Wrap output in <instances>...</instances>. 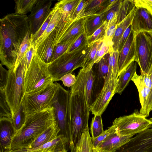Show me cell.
<instances>
[{
	"label": "cell",
	"mask_w": 152,
	"mask_h": 152,
	"mask_svg": "<svg viewBox=\"0 0 152 152\" xmlns=\"http://www.w3.org/2000/svg\"><path fill=\"white\" fill-rule=\"evenodd\" d=\"M26 15L8 14L0 20V59L9 70L14 69L18 52L29 30Z\"/></svg>",
	"instance_id": "obj_1"
},
{
	"label": "cell",
	"mask_w": 152,
	"mask_h": 152,
	"mask_svg": "<svg viewBox=\"0 0 152 152\" xmlns=\"http://www.w3.org/2000/svg\"><path fill=\"white\" fill-rule=\"evenodd\" d=\"M56 123L53 106L26 115L24 125L13 137L8 151L27 148L43 132Z\"/></svg>",
	"instance_id": "obj_2"
},
{
	"label": "cell",
	"mask_w": 152,
	"mask_h": 152,
	"mask_svg": "<svg viewBox=\"0 0 152 152\" xmlns=\"http://www.w3.org/2000/svg\"><path fill=\"white\" fill-rule=\"evenodd\" d=\"M69 106L70 130L75 146L88 126L90 110L82 92L72 87L70 91Z\"/></svg>",
	"instance_id": "obj_3"
},
{
	"label": "cell",
	"mask_w": 152,
	"mask_h": 152,
	"mask_svg": "<svg viewBox=\"0 0 152 152\" xmlns=\"http://www.w3.org/2000/svg\"><path fill=\"white\" fill-rule=\"evenodd\" d=\"M91 45L87 42L70 52H66L48 64V69L54 81L60 80L64 75L83 67Z\"/></svg>",
	"instance_id": "obj_4"
},
{
	"label": "cell",
	"mask_w": 152,
	"mask_h": 152,
	"mask_svg": "<svg viewBox=\"0 0 152 152\" xmlns=\"http://www.w3.org/2000/svg\"><path fill=\"white\" fill-rule=\"evenodd\" d=\"M48 64L41 60L36 54L34 55L29 67L25 73L24 94L38 92L54 83L48 70Z\"/></svg>",
	"instance_id": "obj_5"
},
{
	"label": "cell",
	"mask_w": 152,
	"mask_h": 152,
	"mask_svg": "<svg viewBox=\"0 0 152 152\" xmlns=\"http://www.w3.org/2000/svg\"><path fill=\"white\" fill-rule=\"evenodd\" d=\"M26 67V61L23 57L15 70H8V78L5 92L7 101L11 110L12 119L22 104L24 94V78Z\"/></svg>",
	"instance_id": "obj_6"
},
{
	"label": "cell",
	"mask_w": 152,
	"mask_h": 152,
	"mask_svg": "<svg viewBox=\"0 0 152 152\" xmlns=\"http://www.w3.org/2000/svg\"><path fill=\"white\" fill-rule=\"evenodd\" d=\"M58 86L59 89L52 106L56 120L60 130L58 135H63L67 139L70 150L71 145L74 144L70 127V91L66 90L59 83Z\"/></svg>",
	"instance_id": "obj_7"
},
{
	"label": "cell",
	"mask_w": 152,
	"mask_h": 152,
	"mask_svg": "<svg viewBox=\"0 0 152 152\" xmlns=\"http://www.w3.org/2000/svg\"><path fill=\"white\" fill-rule=\"evenodd\" d=\"M58 84L53 83L38 92L24 94L22 104L26 115L39 112L52 106L59 89Z\"/></svg>",
	"instance_id": "obj_8"
},
{
	"label": "cell",
	"mask_w": 152,
	"mask_h": 152,
	"mask_svg": "<svg viewBox=\"0 0 152 152\" xmlns=\"http://www.w3.org/2000/svg\"><path fill=\"white\" fill-rule=\"evenodd\" d=\"M118 134L132 137L148 129L152 128V123L139 112L135 111L132 114L116 118L113 122Z\"/></svg>",
	"instance_id": "obj_9"
},
{
	"label": "cell",
	"mask_w": 152,
	"mask_h": 152,
	"mask_svg": "<svg viewBox=\"0 0 152 152\" xmlns=\"http://www.w3.org/2000/svg\"><path fill=\"white\" fill-rule=\"evenodd\" d=\"M136 61L141 74L148 73L152 65V38L147 32H141L134 37Z\"/></svg>",
	"instance_id": "obj_10"
},
{
	"label": "cell",
	"mask_w": 152,
	"mask_h": 152,
	"mask_svg": "<svg viewBox=\"0 0 152 152\" xmlns=\"http://www.w3.org/2000/svg\"><path fill=\"white\" fill-rule=\"evenodd\" d=\"M118 82V79H109L105 82L100 92L90 107V110L94 115H102L107 108L114 95Z\"/></svg>",
	"instance_id": "obj_11"
},
{
	"label": "cell",
	"mask_w": 152,
	"mask_h": 152,
	"mask_svg": "<svg viewBox=\"0 0 152 152\" xmlns=\"http://www.w3.org/2000/svg\"><path fill=\"white\" fill-rule=\"evenodd\" d=\"M115 152H152V128L132 137Z\"/></svg>",
	"instance_id": "obj_12"
},
{
	"label": "cell",
	"mask_w": 152,
	"mask_h": 152,
	"mask_svg": "<svg viewBox=\"0 0 152 152\" xmlns=\"http://www.w3.org/2000/svg\"><path fill=\"white\" fill-rule=\"evenodd\" d=\"M51 0H38L28 16L30 35L34 34L40 28L51 11Z\"/></svg>",
	"instance_id": "obj_13"
},
{
	"label": "cell",
	"mask_w": 152,
	"mask_h": 152,
	"mask_svg": "<svg viewBox=\"0 0 152 152\" xmlns=\"http://www.w3.org/2000/svg\"><path fill=\"white\" fill-rule=\"evenodd\" d=\"M76 80L72 87L81 91L90 108L93 102L94 76L93 68L89 70L81 69L76 77Z\"/></svg>",
	"instance_id": "obj_14"
},
{
	"label": "cell",
	"mask_w": 152,
	"mask_h": 152,
	"mask_svg": "<svg viewBox=\"0 0 152 152\" xmlns=\"http://www.w3.org/2000/svg\"><path fill=\"white\" fill-rule=\"evenodd\" d=\"M110 56V53L104 56L98 63H96L94 69L93 70L94 76L93 102L104 85L109 70Z\"/></svg>",
	"instance_id": "obj_15"
},
{
	"label": "cell",
	"mask_w": 152,
	"mask_h": 152,
	"mask_svg": "<svg viewBox=\"0 0 152 152\" xmlns=\"http://www.w3.org/2000/svg\"><path fill=\"white\" fill-rule=\"evenodd\" d=\"M131 26L134 37L140 32H148L152 30V16L145 9L136 7Z\"/></svg>",
	"instance_id": "obj_16"
},
{
	"label": "cell",
	"mask_w": 152,
	"mask_h": 152,
	"mask_svg": "<svg viewBox=\"0 0 152 152\" xmlns=\"http://www.w3.org/2000/svg\"><path fill=\"white\" fill-rule=\"evenodd\" d=\"M136 58L135 47L133 31L130 33L120 52L118 61V75L121 74Z\"/></svg>",
	"instance_id": "obj_17"
},
{
	"label": "cell",
	"mask_w": 152,
	"mask_h": 152,
	"mask_svg": "<svg viewBox=\"0 0 152 152\" xmlns=\"http://www.w3.org/2000/svg\"><path fill=\"white\" fill-rule=\"evenodd\" d=\"M69 150L67 139L62 135H58L53 141L40 146L33 149H23L13 151H6L4 152H30L35 151L60 152Z\"/></svg>",
	"instance_id": "obj_18"
},
{
	"label": "cell",
	"mask_w": 152,
	"mask_h": 152,
	"mask_svg": "<svg viewBox=\"0 0 152 152\" xmlns=\"http://www.w3.org/2000/svg\"><path fill=\"white\" fill-rule=\"evenodd\" d=\"M16 133L12 119L6 118H0V152L9 150Z\"/></svg>",
	"instance_id": "obj_19"
},
{
	"label": "cell",
	"mask_w": 152,
	"mask_h": 152,
	"mask_svg": "<svg viewBox=\"0 0 152 152\" xmlns=\"http://www.w3.org/2000/svg\"><path fill=\"white\" fill-rule=\"evenodd\" d=\"M55 28L36 50V54L44 62L49 64L51 62L56 40Z\"/></svg>",
	"instance_id": "obj_20"
},
{
	"label": "cell",
	"mask_w": 152,
	"mask_h": 152,
	"mask_svg": "<svg viewBox=\"0 0 152 152\" xmlns=\"http://www.w3.org/2000/svg\"><path fill=\"white\" fill-rule=\"evenodd\" d=\"M132 137L118 135L115 131L96 148L100 152H115L127 143Z\"/></svg>",
	"instance_id": "obj_21"
},
{
	"label": "cell",
	"mask_w": 152,
	"mask_h": 152,
	"mask_svg": "<svg viewBox=\"0 0 152 152\" xmlns=\"http://www.w3.org/2000/svg\"><path fill=\"white\" fill-rule=\"evenodd\" d=\"M84 32L83 17L72 22L69 24L59 39L56 41V46L59 43L69 42Z\"/></svg>",
	"instance_id": "obj_22"
},
{
	"label": "cell",
	"mask_w": 152,
	"mask_h": 152,
	"mask_svg": "<svg viewBox=\"0 0 152 152\" xmlns=\"http://www.w3.org/2000/svg\"><path fill=\"white\" fill-rule=\"evenodd\" d=\"M60 130L57 123L46 129L26 149H33L53 141L56 138Z\"/></svg>",
	"instance_id": "obj_23"
},
{
	"label": "cell",
	"mask_w": 152,
	"mask_h": 152,
	"mask_svg": "<svg viewBox=\"0 0 152 152\" xmlns=\"http://www.w3.org/2000/svg\"><path fill=\"white\" fill-rule=\"evenodd\" d=\"M104 13L83 17L84 30L87 37L92 35L104 23Z\"/></svg>",
	"instance_id": "obj_24"
},
{
	"label": "cell",
	"mask_w": 152,
	"mask_h": 152,
	"mask_svg": "<svg viewBox=\"0 0 152 152\" xmlns=\"http://www.w3.org/2000/svg\"><path fill=\"white\" fill-rule=\"evenodd\" d=\"M137 66V63L136 61L132 62L119 76L115 94H122L136 72Z\"/></svg>",
	"instance_id": "obj_25"
},
{
	"label": "cell",
	"mask_w": 152,
	"mask_h": 152,
	"mask_svg": "<svg viewBox=\"0 0 152 152\" xmlns=\"http://www.w3.org/2000/svg\"><path fill=\"white\" fill-rule=\"evenodd\" d=\"M135 9L136 7H135L122 21L117 24L116 28L112 40L113 44V50L118 51V45L119 41L126 30L131 24L135 12Z\"/></svg>",
	"instance_id": "obj_26"
},
{
	"label": "cell",
	"mask_w": 152,
	"mask_h": 152,
	"mask_svg": "<svg viewBox=\"0 0 152 152\" xmlns=\"http://www.w3.org/2000/svg\"><path fill=\"white\" fill-rule=\"evenodd\" d=\"M93 147L88 126H87L75 146L72 144L70 150L73 152H92Z\"/></svg>",
	"instance_id": "obj_27"
},
{
	"label": "cell",
	"mask_w": 152,
	"mask_h": 152,
	"mask_svg": "<svg viewBox=\"0 0 152 152\" xmlns=\"http://www.w3.org/2000/svg\"><path fill=\"white\" fill-rule=\"evenodd\" d=\"M132 80L135 84L138 90L140 102L141 105L139 111V113H140L145 108L151 89L145 85L140 75H138L136 72L134 74Z\"/></svg>",
	"instance_id": "obj_28"
},
{
	"label": "cell",
	"mask_w": 152,
	"mask_h": 152,
	"mask_svg": "<svg viewBox=\"0 0 152 152\" xmlns=\"http://www.w3.org/2000/svg\"><path fill=\"white\" fill-rule=\"evenodd\" d=\"M80 0H62L56 3L54 7L66 17L65 22L69 20Z\"/></svg>",
	"instance_id": "obj_29"
},
{
	"label": "cell",
	"mask_w": 152,
	"mask_h": 152,
	"mask_svg": "<svg viewBox=\"0 0 152 152\" xmlns=\"http://www.w3.org/2000/svg\"><path fill=\"white\" fill-rule=\"evenodd\" d=\"M109 0H90L85 10L83 17L103 13L104 10L109 5Z\"/></svg>",
	"instance_id": "obj_30"
},
{
	"label": "cell",
	"mask_w": 152,
	"mask_h": 152,
	"mask_svg": "<svg viewBox=\"0 0 152 152\" xmlns=\"http://www.w3.org/2000/svg\"><path fill=\"white\" fill-rule=\"evenodd\" d=\"M54 7L56 9V11L53 16L47 28L40 37L33 44L36 50L40 45L55 28L58 23L61 13L57 8Z\"/></svg>",
	"instance_id": "obj_31"
},
{
	"label": "cell",
	"mask_w": 152,
	"mask_h": 152,
	"mask_svg": "<svg viewBox=\"0 0 152 152\" xmlns=\"http://www.w3.org/2000/svg\"><path fill=\"white\" fill-rule=\"evenodd\" d=\"M110 54L109 70L105 82L109 79H117L118 77V61L120 53L118 51L113 50Z\"/></svg>",
	"instance_id": "obj_32"
},
{
	"label": "cell",
	"mask_w": 152,
	"mask_h": 152,
	"mask_svg": "<svg viewBox=\"0 0 152 152\" xmlns=\"http://www.w3.org/2000/svg\"><path fill=\"white\" fill-rule=\"evenodd\" d=\"M38 0H14L15 2V13L20 15H26L31 12Z\"/></svg>",
	"instance_id": "obj_33"
},
{
	"label": "cell",
	"mask_w": 152,
	"mask_h": 152,
	"mask_svg": "<svg viewBox=\"0 0 152 152\" xmlns=\"http://www.w3.org/2000/svg\"><path fill=\"white\" fill-rule=\"evenodd\" d=\"M134 7L133 0H121L117 14V24L122 21Z\"/></svg>",
	"instance_id": "obj_34"
},
{
	"label": "cell",
	"mask_w": 152,
	"mask_h": 152,
	"mask_svg": "<svg viewBox=\"0 0 152 152\" xmlns=\"http://www.w3.org/2000/svg\"><path fill=\"white\" fill-rule=\"evenodd\" d=\"M113 45L112 43L106 42L104 39L100 40L94 59V63H98L104 56L113 50Z\"/></svg>",
	"instance_id": "obj_35"
},
{
	"label": "cell",
	"mask_w": 152,
	"mask_h": 152,
	"mask_svg": "<svg viewBox=\"0 0 152 152\" xmlns=\"http://www.w3.org/2000/svg\"><path fill=\"white\" fill-rule=\"evenodd\" d=\"M90 131L92 139L96 138L104 132L101 115H94L91 124Z\"/></svg>",
	"instance_id": "obj_36"
},
{
	"label": "cell",
	"mask_w": 152,
	"mask_h": 152,
	"mask_svg": "<svg viewBox=\"0 0 152 152\" xmlns=\"http://www.w3.org/2000/svg\"><path fill=\"white\" fill-rule=\"evenodd\" d=\"M31 43L30 30L27 33L20 46L15 65V70L20 64L27 49Z\"/></svg>",
	"instance_id": "obj_37"
},
{
	"label": "cell",
	"mask_w": 152,
	"mask_h": 152,
	"mask_svg": "<svg viewBox=\"0 0 152 152\" xmlns=\"http://www.w3.org/2000/svg\"><path fill=\"white\" fill-rule=\"evenodd\" d=\"M3 118L12 119L11 110L6 100L5 90H0V118Z\"/></svg>",
	"instance_id": "obj_38"
},
{
	"label": "cell",
	"mask_w": 152,
	"mask_h": 152,
	"mask_svg": "<svg viewBox=\"0 0 152 152\" xmlns=\"http://www.w3.org/2000/svg\"><path fill=\"white\" fill-rule=\"evenodd\" d=\"M117 16V14L107 24L104 23L105 26V34L104 39L106 42L113 43L112 39L116 28Z\"/></svg>",
	"instance_id": "obj_39"
},
{
	"label": "cell",
	"mask_w": 152,
	"mask_h": 152,
	"mask_svg": "<svg viewBox=\"0 0 152 152\" xmlns=\"http://www.w3.org/2000/svg\"><path fill=\"white\" fill-rule=\"evenodd\" d=\"M56 10V9L55 7L51 9L47 18L39 29L34 34L30 35V39L32 44H34L46 30Z\"/></svg>",
	"instance_id": "obj_40"
},
{
	"label": "cell",
	"mask_w": 152,
	"mask_h": 152,
	"mask_svg": "<svg viewBox=\"0 0 152 152\" xmlns=\"http://www.w3.org/2000/svg\"><path fill=\"white\" fill-rule=\"evenodd\" d=\"M26 115L24 111L23 106L22 104L19 110L12 119L13 124L16 133L24 125L26 121Z\"/></svg>",
	"instance_id": "obj_41"
},
{
	"label": "cell",
	"mask_w": 152,
	"mask_h": 152,
	"mask_svg": "<svg viewBox=\"0 0 152 152\" xmlns=\"http://www.w3.org/2000/svg\"><path fill=\"white\" fill-rule=\"evenodd\" d=\"M80 35L69 42L64 43H59L56 45L53 52L51 62L66 52L72 44Z\"/></svg>",
	"instance_id": "obj_42"
},
{
	"label": "cell",
	"mask_w": 152,
	"mask_h": 152,
	"mask_svg": "<svg viewBox=\"0 0 152 152\" xmlns=\"http://www.w3.org/2000/svg\"><path fill=\"white\" fill-rule=\"evenodd\" d=\"M100 41L96 42L91 45L89 52L85 59L83 66L82 68H84L88 66H93L95 64L94 63V59Z\"/></svg>",
	"instance_id": "obj_43"
},
{
	"label": "cell",
	"mask_w": 152,
	"mask_h": 152,
	"mask_svg": "<svg viewBox=\"0 0 152 152\" xmlns=\"http://www.w3.org/2000/svg\"><path fill=\"white\" fill-rule=\"evenodd\" d=\"M88 3V0H80L70 17L69 20L72 22L83 18Z\"/></svg>",
	"instance_id": "obj_44"
},
{
	"label": "cell",
	"mask_w": 152,
	"mask_h": 152,
	"mask_svg": "<svg viewBox=\"0 0 152 152\" xmlns=\"http://www.w3.org/2000/svg\"><path fill=\"white\" fill-rule=\"evenodd\" d=\"M105 34V26L104 24L91 36L87 37V44L91 45L94 43L104 39Z\"/></svg>",
	"instance_id": "obj_45"
},
{
	"label": "cell",
	"mask_w": 152,
	"mask_h": 152,
	"mask_svg": "<svg viewBox=\"0 0 152 152\" xmlns=\"http://www.w3.org/2000/svg\"><path fill=\"white\" fill-rule=\"evenodd\" d=\"M115 127L112 125L108 129L104 131L102 133L96 138L92 139L91 138L93 146L95 148H97L111 134L115 132Z\"/></svg>",
	"instance_id": "obj_46"
},
{
	"label": "cell",
	"mask_w": 152,
	"mask_h": 152,
	"mask_svg": "<svg viewBox=\"0 0 152 152\" xmlns=\"http://www.w3.org/2000/svg\"><path fill=\"white\" fill-rule=\"evenodd\" d=\"M87 36L84 32L82 33L69 47L66 52L69 53L77 49L87 42Z\"/></svg>",
	"instance_id": "obj_47"
},
{
	"label": "cell",
	"mask_w": 152,
	"mask_h": 152,
	"mask_svg": "<svg viewBox=\"0 0 152 152\" xmlns=\"http://www.w3.org/2000/svg\"><path fill=\"white\" fill-rule=\"evenodd\" d=\"M151 76L152 80V65L150 70ZM152 107V87L147 99L145 108L143 110L140 114L145 118L148 117L149 115V113L151 111Z\"/></svg>",
	"instance_id": "obj_48"
},
{
	"label": "cell",
	"mask_w": 152,
	"mask_h": 152,
	"mask_svg": "<svg viewBox=\"0 0 152 152\" xmlns=\"http://www.w3.org/2000/svg\"><path fill=\"white\" fill-rule=\"evenodd\" d=\"M133 2L135 7L145 9L152 16V0H135Z\"/></svg>",
	"instance_id": "obj_49"
},
{
	"label": "cell",
	"mask_w": 152,
	"mask_h": 152,
	"mask_svg": "<svg viewBox=\"0 0 152 152\" xmlns=\"http://www.w3.org/2000/svg\"><path fill=\"white\" fill-rule=\"evenodd\" d=\"M9 71L0 64V90H5L8 76Z\"/></svg>",
	"instance_id": "obj_50"
},
{
	"label": "cell",
	"mask_w": 152,
	"mask_h": 152,
	"mask_svg": "<svg viewBox=\"0 0 152 152\" xmlns=\"http://www.w3.org/2000/svg\"><path fill=\"white\" fill-rule=\"evenodd\" d=\"M66 86L70 87L73 86L75 83L76 78L75 75L69 73L63 76L60 79Z\"/></svg>",
	"instance_id": "obj_51"
},
{
	"label": "cell",
	"mask_w": 152,
	"mask_h": 152,
	"mask_svg": "<svg viewBox=\"0 0 152 152\" xmlns=\"http://www.w3.org/2000/svg\"><path fill=\"white\" fill-rule=\"evenodd\" d=\"M132 30L131 24L126 30L118 43L117 50L120 53L122 49Z\"/></svg>",
	"instance_id": "obj_52"
},
{
	"label": "cell",
	"mask_w": 152,
	"mask_h": 152,
	"mask_svg": "<svg viewBox=\"0 0 152 152\" xmlns=\"http://www.w3.org/2000/svg\"><path fill=\"white\" fill-rule=\"evenodd\" d=\"M140 75L145 85L151 89L152 87V80L150 70L148 73L141 74Z\"/></svg>",
	"instance_id": "obj_53"
},
{
	"label": "cell",
	"mask_w": 152,
	"mask_h": 152,
	"mask_svg": "<svg viewBox=\"0 0 152 152\" xmlns=\"http://www.w3.org/2000/svg\"><path fill=\"white\" fill-rule=\"evenodd\" d=\"M92 152H100L99 150L96 148L94 147V146L92 148Z\"/></svg>",
	"instance_id": "obj_54"
},
{
	"label": "cell",
	"mask_w": 152,
	"mask_h": 152,
	"mask_svg": "<svg viewBox=\"0 0 152 152\" xmlns=\"http://www.w3.org/2000/svg\"><path fill=\"white\" fill-rule=\"evenodd\" d=\"M148 33L149 34L152 38V30Z\"/></svg>",
	"instance_id": "obj_55"
},
{
	"label": "cell",
	"mask_w": 152,
	"mask_h": 152,
	"mask_svg": "<svg viewBox=\"0 0 152 152\" xmlns=\"http://www.w3.org/2000/svg\"><path fill=\"white\" fill-rule=\"evenodd\" d=\"M60 152H67V151L66 150H65Z\"/></svg>",
	"instance_id": "obj_56"
},
{
	"label": "cell",
	"mask_w": 152,
	"mask_h": 152,
	"mask_svg": "<svg viewBox=\"0 0 152 152\" xmlns=\"http://www.w3.org/2000/svg\"><path fill=\"white\" fill-rule=\"evenodd\" d=\"M49 152L41 151H32V152Z\"/></svg>",
	"instance_id": "obj_57"
},
{
	"label": "cell",
	"mask_w": 152,
	"mask_h": 152,
	"mask_svg": "<svg viewBox=\"0 0 152 152\" xmlns=\"http://www.w3.org/2000/svg\"><path fill=\"white\" fill-rule=\"evenodd\" d=\"M149 120L152 122V118H151L149 119Z\"/></svg>",
	"instance_id": "obj_58"
},
{
	"label": "cell",
	"mask_w": 152,
	"mask_h": 152,
	"mask_svg": "<svg viewBox=\"0 0 152 152\" xmlns=\"http://www.w3.org/2000/svg\"><path fill=\"white\" fill-rule=\"evenodd\" d=\"M70 152H73L71 150H70Z\"/></svg>",
	"instance_id": "obj_59"
},
{
	"label": "cell",
	"mask_w": 152,
	"mask_h": 152,
	"mask_svg": "<svg viewBox=\"0 0 152 152\" xmlns=\"http://www.w3.org/2000/svg\"><path fill=\"white\" fill-rule=\"evenodd\" d=\"M152 110V107H151V111Z\"/></svg>",
	"instance_id": "obj_60"
}]
</instances>
